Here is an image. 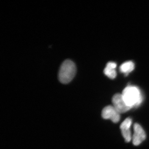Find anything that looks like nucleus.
Instances as JSON below:
<instances>
[{
    "instance_id": "1",
    "label": "nucleus",
    "mask_w": 149,
    "mask_h": 149,
    "mask_svg": "<svg viewBox=\"0 0 149 149\" xmlns=\"http://www.w3.org/2000/svg\"><path fill=\"white\" fill-rule=\"evenodd\" d=\"M122 96L127 105L131 108L139 107L143 102V94L139 88L128 85L123 90Z\"/></svg>"
},
{
    "instance_id": "2",
    "label": "nucleus",
    "mask_w": 149,
    "mask_h": 149,
    "mask_svg": "<svg viewBox=\"0 0 149 149\" xmlns=\"http://www.w3.org/2000/svg\"><path fill=\"white\" fill-rule=\"evenodd\" d=\"M76 73L75 63L70 60H66L62 63L59 70V81L63 84H68L72 81Z\"/></svg>"
},
{
    "instance_id": "3",
    "label": "nucleus",
    "mask_w": 149,
    "mask_h": 149,
    "mask_svg": "<svg viewBox=\"0 0 149 149\" xmlns=\"http://www.w3.org/2000/svg\"><path fill=\"white\" fill-rule=\"evenodd\" d=\"M112 101L113 107L120 113L126 112L131 109L125 103L122 94H115L113 97Z\"/></svg>"
},
{
    "instance_id": "4",
    "label": "nucleus",
    "mask_w": 149,
    "mask_h": 149,
    "mask_svg": "<svg viewBox=\"0 0 149 149\" xmlns=\"http://www.w3.org/2000/svg\"><path fill=\"white\" fill-rule=\"evenodd\" d=\"M102 116L104 119H110L115 123L118 122L120 120V113L113 106H108L104 108L102 111Z\"/></svg>"
},
{
    "instance_id": "5",
    "label": "nucleus",
    "mask_w": 149,
    "mask_h": 149,
    "mask_svg": "<svg viewBox=\"0 0 149 149\" xmlns=\"http://www.w3.org/2000/svg\"><path fill=\"white\" fill-rule=\"evenodd\" d=\"M133 129L134 134L132 137L133 143L135 146H138L145 141L146 135L143 129L138 123H135L134 124Z\"/></svg>"
},
{
    "instance_id": "6",
    "label": "nucleus",
    "mask_w": 149,
    "mask_h": 149,
    "mask_svg": "<svg viewBox=\"0 0 149 149\" xmlns=\"http://www.w3.org/2000/svg\"><path fill=\"white\" fill-rule=\"evenodd\" d=\"M116 63L113 62H109L107 63L106 67L104 70V74L110 79H113L116 76Z\"/></svg>"
},
{
    "instance_id": "7",
    "label": "nucleus",
    "mask_w": 149,
    "mask_h": 149,
    "mask_svg": "<svg viewBox=\"0 0 149 149\" xmlns=\"http://www.w3.org/2000/svg\"><path fill=\"white\" fill-rule=\"evenodd\" d=\"M135 68V65L132 61L125 62L120 67V72L125 74H128L132 72Z\"/></svg>"
},
{
    "instance_id": "8",
    "label": "nucleus",
    "mask_w": 149,
    "mask_h": 149,
    "mask_svg": "<svg viewBox=\"0 0 149 149\" xmlns=\"http://www.w3.org/2000/svg\"><path fill=\"white\" fill-rule=\"evenodd\" d=\"M132 123V119L130 118H128L122 123L120 125V129H130Z\"/></svg>"
}]
</instances>
